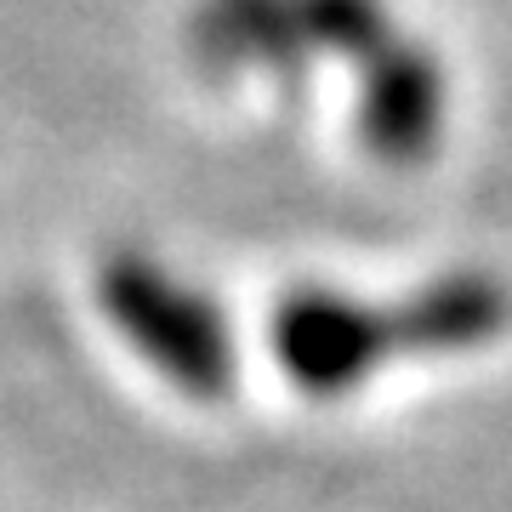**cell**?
Here are the masks:
<instances>
[{"instance_id":"6da1fadb","label":"cell","mask_w":512,"mask_h":512,"mask_svg":"<svg viewBox=\"0 0 512 512\" xmlns=\"http://www.w3.org/2000/svg\"><path fill=\"white\" fill-rule=\"evenodd\" d=\"M92 302L103 325L160 382L194 399H217L234 382V325L200 279L143 245H114L92 268Z\"/></svg>"},{"instance_id":"7a4b0ae2","label":"cell","mask_w":512,"mask_h":512,"mask_svg":"<svg viewBox=\"0 0 512 512\" xmlns=\"http://www.w3.org/2000/svg\"><path fill=\"white\" fill-rule=\"evenodd\" d=\"M268 348H274V365L313 399H342L365 387L376 370H387V359H410L399 302L393 296L376 302L330 279H302L274 296Z\"/></svg>"},{"instance_id":"3957f363","label":"cell","mask_w":512,"mask_h":512,"mask_svg":"<svg viewBox=\"0 0 512 512\" xmlns=\"http://www.w3.org/2000/svg\"><path fill=\"white\" fill-rule=\"evenodd\" d=\"M348 86V126L370 165L410 177L444 154L456 120V80L427 35L399 29L382 52L348 74Z\"/></svg>"},{"instance_id":"277c9868","label":"cell","mask_w":512,"mask_h":512,"mask_svg":"<svg viewBox=\"0 0 512 512\" xmlns=\"http://www.w3.org/2000/svg\"><path fill=\"white\" fill-rule=\"evenodd\" d=\"M183 52L211 86H268L274 97H296L313 80L302 0H194Z\"/></svg>"},{"instance_id":"5b68a950","label":"cell","mask_w":512,"mask_h":512,"mask_svg":"<svg viewBox=\"0 0 512 512\" xmlns=\"http://www.w3.org/2000/svg\"><path fill=\"white\" fill-rule=\"evenodd\" d=\"M410 359H461L490 348L512 325V291L490 268H439L393 296Z\"/></svg>"}]
</instances>
